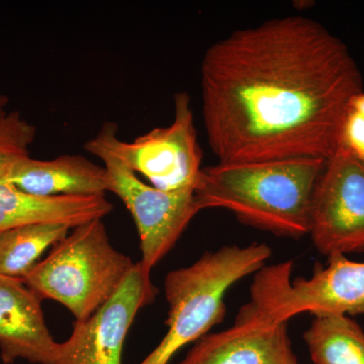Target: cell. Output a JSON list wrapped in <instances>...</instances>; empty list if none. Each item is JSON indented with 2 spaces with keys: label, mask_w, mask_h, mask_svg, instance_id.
Masks as SVG:
<instances>
[{
  "label": "cell",
  "mask_w": 364,
  "mask_h": 364,
  "mask_svg": "<svg viewBox=\"0 0 364 364\" xmlns=\"http://www.w3.org/2000/svg\"><path fill=\"white\" fill-rule=\"evenodd\" d=\"M9 102V98L6 95L0 93V119H2L7 114L6 107Z\"/></svg>",
  "instance_id": "e0dca14e"
},
{
  "label": "cell",
  "mask_w": 364,
  "mask_h": 364,
  "mask_svg": "<svg viewBox=\"0 0 364 364\" xmlns=\"http://www.w3.org/2000/svg\"><path fill=\"white\" fill-rule=\"evenodd\" d=\"M57 343L46 325L42 299L23 280L0 274V358L51 364Z\"/></svg>",
  "instance_id": "7c38bea8"
},
{
  "label": "cell",
  "mask_w": 364,
  "mask_h": 364,
  "mask_svg": "<svg viewBox=\"0 0 364 364\" xmlns=\"http://www.w3.org/2000/svg\"><path fill=\"white\" fill-rule=\"evenodd\" d=\"M109 176V193L131 213L140 236L146 269H153L176 246L189 223L200 212L195 188L165 191L145 183L109 157L100 158Z\"/></svg>",
  "instance_id": "ba28073f"
},
{
  "label": "cell",
  "mask_w": 364,
  "mask_h": 364,
  "mask_svg": "<svg viewBox=\"0 0 364 364\" xmlns=\"http://www.w3.org/2000/svg\"><path fill=\"white\" fill-rule=\"evenodd\" d=\"M310 235L318 252L364 253V163L337 150L327 160L311 207Z\"/></svg>",
  "instance_id": "9c48e42d"
},
{
  "label": "cell",
  "mask_w": 364,
  "mask_h": 364,
  "mask_svg": "<svg viewBox=\"0 0 364 364\" xmlns=\"http://www.w3.org/2000/svg\"><path fill=\"white\" fill-rule=\"evenodd\" d=\"M200 90L208 143L219 162L328 160L363 81L339 38L313 18L294 16L210 45Z\"/></svg>",
  "instance_id": "6da1fadb"
},
{
  "label": "cell",
  "mask_w": 364,
  "mask_h": 364,
  "mask_svg": "<svg viewBox=\"0 0 364 364\" xmlns=\"http://www.w3.org/2000/svg\"><path fill=\"white\" fill-rule=\"evenodd\" d=\"M337 150L364 163V90L351 98L345 109L337 140Z\"/></svg>",
  "instance_id": "2e32d148"
},
{
  "label": "cell",
  "mask_w": 364,
  "mask_h": 364,
  "mask_svg": "<svg viewBox=\"0 0 364 364\" xmlns=\"http://www.w3.org/2000/svg\"><path fill=\"white\" fill-rule=\"evenodd\" d=\"M36 133V127L18 112L0 119V231L32 223H59L73 229L111 214L114 205L105 196L38 198L11 183V166L30 154Z\"/></svg>",
  "instance_id": "52a82bcc"
},
{
  "label": "cell",
  "mask_w": 364,
  "mask_h": 364,
  "mask_svg": "<svg viewBox=\"0 0 364 364\" xmlns=\"http://www.w3.org/2000/svg\"><path fill=\"white\" fill-rule=\"evenodd\" d=\"M85 148L100 159L116 160L165 191L195 188L203 168V151L188 92L174 95V119L168 127L153 129L128 142L117 136V124L105 123Z\"/></svg>",
  "instance_id": "5b68a950"
},
{
  "label": "cell",
  "mask_w": 364,
  "mask_h": 364,
  "mask_svg": "<svg viewBox=\"0 0 364 364\" xmlns=\"http://www.w3.org/2000/svg\"><path fill=\"white\" fill-rule=\"evenodd\" d=\"M291 261L265 265L255 273L251 303L275 322L287 323L301 314L316 316L364 314V262L344 255L315 265L312 277L291 279Z\"/></svg>",
  "instance_id": "8992f818"
},
{
  "label": "cell",
  "mask_w": 364,
  "mask_h": 364,
  "mask_svg": "<svg viewBox=\"0 0 364 364\" xmlns=\"http://www.w3.org/2000/svg\"><path fill=\"white\" fill-rule=\"evenodd\" d=\"M326 163L322 158L218 162L200 170L196 198L200 210L225 208L243 224L299 238L310 234L314 193Z\"/></svg>",
  "instance_id": "7a4b0ae2"
},
{
  "label": "cell",
  "mask_w": 364,
  "mask_h": 364,
  "mask_svg": "<svg viewBox=\"0 0 364 364\" xmlns=\"http://www.w3.org/2000/svg\"><path fill=\"white\" fill-rule=\"evenodd\" d=\"M177 364H301L287 333L253 303L242 306L231 327L195 342Z\"/></svg>",
  "instance_id": "8fae6325"
},
{
  "label": "cell",
  "mask_w": 364,
  "mask_h": 364,
  "mask_svg": "<svg viewBox=\"0 0 364 364\" xmlns=\"http://www.w3.org/2000/svg\"><path fill=\"white\" fill-rule=\"evenodd\" d=\"M149 270L135 263L109 301L85 321H75L70 337L57 343L51 364H122L124 340L139 311L156 298Z\"/></svg>",
  "instance_id": "30bf717a"
},
{
  "label": "cell",
  "mask_w": 364,
  "mask_h": 364,
  "mask_svg": "<svg viewBox=\"0 0 364 364\" xmlns=\"http://www.w3.org/2000/svg\"><path fill=\"white\" fill-rule=\"evenodd\" d=\"M304 340L314 364H364V331L349 316H316Z\"/></svg>",
  "instance_id": "9a60e30c"
},
{
  "label": "cell",
  "mask_w": 364,
  "mask_h": 364,
  "mask_svg": "<svg viewBox=\"0 0 364 364\" xmlns=\"http://www.w3.org/2000/svg\"><path fill=\"white\" fill-rule=\"evenodd\" d=\"M16 188L38 198L95 196L109 193V176L104 165L82 155H62L51 160L18 157L9 172Z\"/></svg>",
  "instance_id": "4fadbf2b"
},
{
  "label": "cell",
  "mask_w": 364,
  "mask_h": 364,
  "mask_svg": "<svg viewBox=\"0 0 364 364\" xmlns=\"http://www.w3.org/2000/svg\"><path fill=\"white\" fill-rule=\"evenodd\" d=\"M270 256L272 249L264 243L225 246L170 272L164 282L168 329L140 364H168L182 347L208 334L226 316L224 298L230 287L259 272Z\"/></svg>",
  "instance_id": "3957f363"
},
{
  "label": "cell",
  "mask_w": 364,
  "mask_h": 364,
  "mask_svg": "<svg viewBox=\"0 0 364 364\" xmlns=\"http://www.w3.org/2000/svg\"><path fill=\"white\" fill-rule=\"evenodd\" d=\"M72 228L59 223H32L0 231V274L25 279L41 256L65 238Z\"/></svg>",
  "instance_id": "5bb4252c"
},
{
  "label": "cell",
  "mask_w": 364,
  "mask_h": 364,
  "mask_svg": "<svg viewBox=\"0 0 364 364\" xmlns=\"http://www.w3.org/2000/svg\"><path fill=\"white\" fill-rule=\"evenodd\" d=\"M135 263L112 247L102 219L73 228L23 282L42 301L53 299L85 321L112 298Z\"/></svg>",
  "instance_id": "277c9868"
}]
</instances>
